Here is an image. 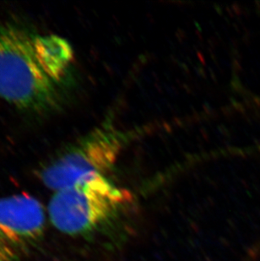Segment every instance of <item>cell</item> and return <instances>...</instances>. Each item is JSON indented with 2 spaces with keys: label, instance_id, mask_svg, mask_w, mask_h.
<instances>
[{
  "label": "cell",
  "instance_id": "4",
  "mask_svg": "<svg viewBox=\"0 0 260 261\" xmlns=\"http://www.w3.org/2000/svg\"><path fill=\"white\" fill-rule=\"evenodd\" d=\"M47 209L37 198L15 194L0 198V261H21L44 235Z\"/></svg>",
  "mask_w": 260,
  "mask_h": 261
},
{
  "label": "cell",
  "instance_id": "2",
  "mask_svg": "<svg viewBox=\"0 0 260 261\" xmlns=\"http://www.w3.org/2000/svg\"><path fill=\"white\" fill-rule=\"evenodd\" d=\"M103 176L86 177L54 191L47 214L57 230L71 236L90 232L129 200L126 190Z\"/></svg>",
  "mask_w": 260,
  "mask_h": 261
},
{
  "label": "cell",
  "instance_id": "3",
  "mask_svg": "<svg viewBox=\"0 0 260 261\" xmlns=\"http://www.w3.org/2000/svg\"><path fill=\"white\" fill-rule=\"evenodd\" d=\"M120 150L118 137L98 129L57 156L41 173L46 187L54 191L86 177L104 175Z\"/></svg>",
  "mask_w": 260,
  "mask_h": 261
},
{
  "label": "cell",
  "instance_id": "1",
  "mask_svg": "<svg viewBox=\"0 0 260 261\" xmlns=\"http://www.w3.org/2000/svg\"><path fill=\"white\" fill-rule=\"evenodd\" d=\"M73 58L63 37L0 23V99L28 111L52 109Z\"/></svg>",
  "mask_w": 260,
  "mask_h": 261
}]
</instances>
